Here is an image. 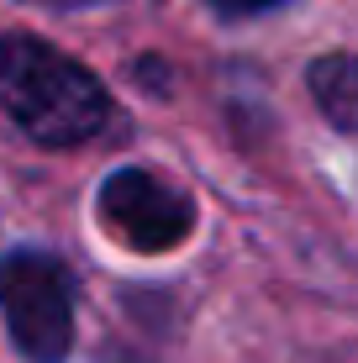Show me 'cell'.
Instances as JSON below:
<instances>
[{
    "label": "cell",
    "instance_id": "obj_5",
    "mask_svg": "<svg viewBox=\"0 0 358 363\" xmlns=\"http://www.w3.org/2000/svg\"><path fill=\"white\" fill-rule=\"evenodd\" d=\"M279 6V0H216V11H227V16H253V11H269Z\"/></svg>",
    "mask_w": 358,
    "mask_h": 363
},
{
    "label": "cell",
    "instance_id": "obj_2",
    "mask_svg": "<svg viewBox=\"0 0 358 363\" xmlns=\"http://www.w3.org/2000/svg\"><path fill=\"white\" fill-rule=\"evenodd\" d=\"M0 316L32 363H64L74 342V279L53 253L0 258Z\"/></svg>",
    "mask_w": 358,
    "mask_h": 363
},
{
    "label": "cell",
    "instance_id": "obj_4",
    "mask_svg": "<svg viewBox=\"0 0 358 363\" xmlns=\"http://www.w3.org/2000/svg\"><path fill=\"white\" fill-rule=\"evenodd\" d=\"M306 84H311L316 106H322V116L332 121V127L337 132H358V53L316 58L311 74H306Z\"/></svg>",
    "mask_w": 358,
    "mask_h": 363
},
{
    "label": "cell",
    "instance_id": "obj_3",
    "mask_svg": "<svg viewBox=\"0 0 358 363\" xmlns=\"http://www.w3.org/2000/svg\"><path fill=\"white\" fill-rule=\"evenodd\" d=\"M106 232L116 242H127L132 253H164V247L184 242V232L195 227L190 195H179L174 184H164L147 169H116L95 195Z\"/></svg>",
    "mask_w": 358,
    "mask_h": 363
},
{
    "label": "cell",
    "instance_id": "obj_1",
    "mask_svg": "<svg viewBox=\"0 0 358 363\" xmlns=\"http://www.w3.org/2000/svg\"><path fill=\"white\" fill-rule=\"evenodd\" d=\"M0 111L37 147H79L111 127V95L79 58L27 32L0 37Z\"/></svg>",
    "mask_w": 358,
    "mask_h": 363
},
{
    "label": "cell",
    "instance_id": "obj_6",
    "mask_svg": "<svg viewBox=\"0 0 358 363\" xmlns=\"http://www.w3.org/2000/svg\"><path fill=\"white\" fill-rule=\"evenodd\" d=\"M37 6H58V11H74V6H101V0H37Z\"/></svg>",
    "mask_w": 358,
    "mask_h": 363
}]
</instances>
